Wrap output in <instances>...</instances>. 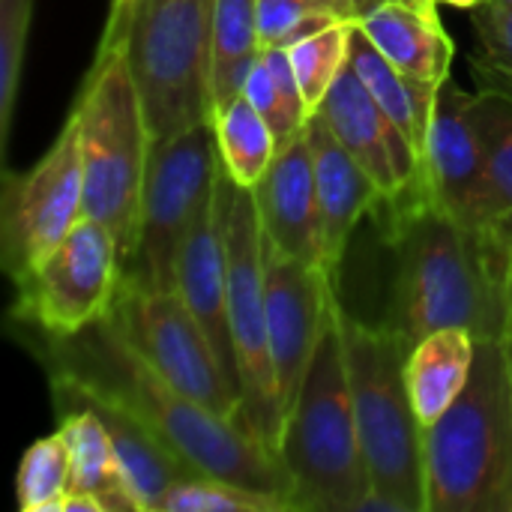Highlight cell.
Segmentation results:
<instances>
[{
	"label": "cell",
	"mask_w": 512,
	"mask_h": 512,
	"mask_svg": "<svg viewBox=\"0 0 512 512\" xmlns=\"http://www.w3.org/2000/svg\"><path fill=\"white\" fill-rule=\"evenodd\" d=\"M39 354L48 375H60L132 414L192 471L231 480L291 504V477L282 459L243 423L228 420L177 390L126 339L108 312L72 336L42 333Z\"/></svg>",
	"instance_id": "obj_1"
},
{
	"label": "cell",
	"mask_w": 512,
	"mask_h": 512,
	"mask_svg": "<svg viewBox=\"0 0 512 512\" xmlns=\"http://www.w3.org/2000/svg\"><path fill=\"white\" fill-rule=\"evenodd\" d=\"M378 207L396 258L384 324L402 345L411 351L444 327L501 339L512 243L495 231L456 222L429 198V189L384 198Z\"/></svg>",
	"instance_id": "obj_2"
},
{
	"label": "cell",
	"mask_w": 512,
	"mask_h": 512,
	"mask_svg": "<svg viewBox=\"0 0 512 512\" xmlns=\"http://www.w3.org/2000/svg\"><path fill=\"white\" fill-rule=\"evenodd\" d=\"M426 512H512V381L498 339H477L471 378L423 429Z\"/></svg>",
	"instance_id": "obj_3"
},
{
	"label": "cell",
	"mask_w": 512,
	"mask_h": 512,
	"mask_svg": "<svg viewBox=\"0 0 512 512\" xmlns=\"http://www.w3.org/2000/svg\"><path fill=\"white\" fill-rule=\"evenodd\" d=\"M279 459L291 477L294 510L363 512L375 495L357 435L336 297L303 387L285 417Z\"/></svg>",
	"instance_id": "obj_4"
},
{
	"label": "cell",
	"mask_w": 512,
	"mask_h": 512,
	"mask_svg": "<svg viewBox=\"0 0 512 512\" xmlns=\"http://www.w3.org/2000/svg\"><path fill=\"white\" fill-rule=\"evenodd\" d=\"M72 111L81 132L84 216L102 222L114 234L126 267L138 240L153 138L132 66L117 39L99 42Z\"/></svg>",
	"instance_id": "obj_5"
},
{
	"label": "cell",
	"mask_w": 512,
	"mask_h": 512,
	"mask_svg": "<svg viewBox=\"0 0 512 512\" xmlns=\"http://www.w3.org/2000/svg\"><path fill=\"white\" fill-rule=\"evenodd\" d=\"M216 0H117L102 39H117L132 66L153 141L213 120Z\"/></svg>",
	"instance_id": "obj_6"
},
{
	"label": "cell",
	"mask_w": 512,
	"mask_h": 512,
	"mask_svg": "<svg viewBox=\"0 0 512 512\" xmlns=\"http://www.w3.org/2000/svg\"><path fill=\"white\" fill-rule=\"evenodd\" d=\"M339 327L372 492L393 512H426L423 423L408 390V348L387 324H366L342 303Z\"/></svg>",
	"instance_id": "obj_7"
},
{
	"label": "cell",
	"mask_w": 512,
	"mask_h": 512,
	"mask_svg": "<svg viewBox=\"0 0 512 512\" xmlns=\"http://www.w3.org/2000/svg\"><path fill=\"white\" fill-rule=\"evenodd\" d=\"M219 213L228 255V306L231 336L240 366V423L279 456L285 414L267 330L264 300V231L255 192L234 183L219 168Z\"/></svg>",
	"instance_id": "obj_8"
},
{
	"label": "cell",
	"mask_w": 512,
	"mask_h": 512,
	"mask_svg": "<svg viewBox=\"0 0 512 512\" xmlns=\"http://www.w3.org/2000/svg\"><path fill=\"white\" fill-rule=\"evenodd\" d=\"M219 168L213 120L153 141L141 195L138 240L123 267V282L159 294L177 291L183 240L198 207L216 189Z\"/></svg>",
	"instance_id": "obj_9"
},
{
	"label": "cell",
	"mask_w": 512,
	"mask_h": 512,
	"mask_svg": "<svg viewBox=\"0 0 512 512\" xmlns=\"http://www.w3.org/2000/svg\"><path fill=\"white\" fill-rule=\"evenodd\" d=\"M84 216L78 117L69 111L48 153L24 174H6L0 198V258L21 288Z\"/></svg>",
	"instance_id": "obj_10"
},
{
	"label": "cell",
	"mask_w": 512,
	"mask_h": 512,
	"mask_svg": "<svg viewBox=\"0 0 512 512\" xmlns=\"http://www.w3.org/2000/svg\"><path fill=\"white\" fill-rule=\"evenodd\" d=\"M120 279L123 261L114 234L102 222L81 216L18 288L15 318L48 336H72L111 309Z\"/></svg>",
	"instance_id": "obj_11"
},
{
	"label": "cell",
	"mask_w": 512,
	"mask_h": 512,
	"mask_svg": "<svg viewBox=\"0 0 512 512\" xmlns=\"http://www.w3.org/2000/svg\"><path fill=\"white\" fill-rule=\"evenodd\" d=\"M108 315L177 390L240 423V396L228 384L207 333L177 291H144L120 279Z\"/></svg>",
	"instance_id": "obj_12"
},
{
	"label": "cell",
	"mask_w": 512,
	"mask_h": 512,
	"mask_svg": "<svg viewBox=\"0 0 512 512\" xmlns=\"http://www.w3.org/2000/svg\"><path fill=\"white\" fill-rule=\"evenodd\" d=\"M336 297V279L303 258L276 249L264 237V300L273 369L279 384L282 414L288 417L315 348L321 342L330 306Z\"/></svg>",
	"instance_id": "obj_13"
},
{
	"label": "cell",
	"mask_w": 512,
	"mask_h": 512,
	"mask_svg": "<svg viewBox=\"0 0 512 512\" xmlns=\"http://www.w3.org/2000/svg\"><path fill=\"white\" fill-rule=\"evenodd\" d=\"M471 102L474 93L459 87L453 78L438 87L426 150V186L429 198L456 222L498 234L486 144Z\"/></svg>",
	"instance_id": "obj_14"
},
{
	"label": "cell",
	"mask_w": 512,
	"mask_h": 512,
	"mask_svg": "<svg viewBox=\"0 0 512 512\" xmlns=\"http://www.w3.org/2000/svg\"><path fill=\"white\" fill-rule=\"evenodd\" d=\"M330 132L342 141V147L378 180L384 198H396L402 192L429 189L420 171V162L405 141V135L390 123L384 108L375 102L357 69L348 66L333 81L330 93L315 111Z\"/></svg>",
	"instance_id": "obj_15"
},
{
	"label": "cell",
	"mask_w": 512,
	"mask_h": 512,
	"mask_svg": "<svg viewBox=\"0 0 512 512\" xmlns=\"http://www.w3.org/2000/svg\"><path fill=\"white\" fill-rule=\"evenodd\" d=\"M177 294L183 297V303L207 333L228 384L240 396V366H237V351L231 336V306H228V255H225L216 189L198 207L192 228L183 240L180 264H177Z\"/></svg>",
	"instance_id": "obj_16"
},
{
	"label": "cell",
	"mask_w": 512,
	"mask_h": 512,
	"mask_svg": "<svg viewBox=\"0 0 512 512\" xmlns=\"http://www.w3.org/2000/svg\"><path fill=\"white\" fill-rule=\"evenodd\" d=\"M252 192H255L264 237L276 249L318 264L321 216H318L315 159H312L306 126L276 150L267 174Z\"/></svg>",
	"instance_id": "obj_17"
},
{
	"label": "cell",
	"mask_w": 512,
	"mask_h": 512,
	"mask_svg": "<svg viewBox=\"0 0 512 512\" xmlns=\"http://www.w3.org/2000/svg\"><path fill=\"white\" fill-rule=\"evenodd\" d=\"M312 159H315V186H318V216H321V258L318 264L336 279L339 264L348 252L357 222L378 210L384 189L378 180L342 147L330 126L312 114L306 120Z\"/></svg>",
	"instance_id": "obj_18"
},
{
	"label": "cell",
	"mask_w": 512,
	"mask_h": 512,
	"mask_svg": "<svg viewBox=\"0 0 512 512\" xmlns=\"http://www.w3.org/2000/svg\"><path fill=\"white\" fill-rule=\"evenodd\" d=\"M48 381H51L54 402H81L90 411H96V417L105 423V429L111 435V444H114V453L120 459V468L126 474V483H129V489H132L141 512H159L168 489L177 480H183L189 474H198L189 465H183L168 450V444H162L132 414H126L117 405H111V402H105V399L81 390V387H75L72 381H66L60 375H48Z\"/></svg>",
	"instance_id": "obj_19"
},
{
	"label": "cell",
	"mask_w": 512,
	"mask_h": 512,
	"mask_svg": "<svg viewBox=\"0 0 512 512\" xmlns=\"http://www.w3.org/2000/svg\"><path fill=\"white\" fill-rule=\"evenodd\" d=\"M366 39L405 75L444 84L450 78L456 45L447 36L438 9L405 0H381L357 18Z\"/></svg>",
	"instance_id": "obj_20"
},
{
	"label": "cell",
	"mask_w": 512,
	"mask_h": 512,
	"mask_svg": "<svg viewBox=\"0 0 512 512\" xmlns=\"http://www.w3.org/2000/svg\"><path fill=\"white\" fill-rule=\"evenodd\" d=\"M348 60L357 69V75L363 78V84L369 87V93L375 96V102L384 108L390 123L405 135V141L411 144V150H414V156L420 162V171L426 177V150H429L432 114H435V99H438L441 84L420 81V78L405 75L402 69H396L366 39L360 24H354Z\"/></svg>",
	"instance_id": "obj_21"
},
{
	"label": "cell",
	"mask_w": 512,
	"mask_h": 512,
	"mask_svg": "<svg viewBox=\"0 0 512 512\" xmlns=\"http://www.w3.org/2000/svg\"><path fill=\"white\" fill-rule=\"evenodd\" d=\"M477 354V336L465 327H444L423 336L408 351V390L417 417L426 426L441 420L462 396Z\"/></svg>",
	"instance_id": "obj_22"
},
{
	"label": "cell",
	"mask_w": 512,
	"mask_h": 512,
	"mask_svg": "<svg viewBox=\"0 0 512 512\" xmlns=\"http://www.w3.org/2000/svg\"><path fill=\"white\" fill-rule=\"evenodd\" d=\"M60 414V432L69 444L72 477L69 492H87L102 498L108 512H141L120 459L114 453L105 423L81 402H54Z\"/></svg>",
	"instance_id": "obj_23"
},
{
	"label": "cell",
	"mask_w": 512,
	"mask_h": 512,
	"mask_svg": "<svg viewBox=\"0 0 512 512\" xmlns=\"http://www.w3.org/2000/svg\"><path fill=\"white\" fill-rule=\"evenodd\" d=\"M258 54H261L258 0H216L213 66H210L213 114L243 93Z\"/></svg>",
	"instance_id": "obj_24"
},
{
	"label": "cell",
	"mask_w": 512,
	"mask_h": 512,
	"mask_svg": "<svg viewBox=\"0 0 512 512\" xmlns=\"http://www.w3.org/2000/svg\"><path fill=\"white\" fill-rule=\"evenodd\" d=\"M213 129H216L222 171L234 183L255 189L279 150V141L270 123L240 93L237 99H231L225 108L213 114Z\"/></svg>",
	"instance_id": "obj_25"
},
{
	"label": "cell",
	"mask_w": 512,
	"mask_h": 512,
	"mask_svg": "<svg viewBox=\"0 0 512 512\" xmlns=\"http://www.w3.org/2000/svg\"><path fill=\"white\" fill-rule=\"evenodd\" d=\"M471 111L486 144L498 234L512 243V96L498 87H483L474 93Z\"/></svg>",
	"instance_id": "obj_26"
},
{
	"label": "cell",
	"mask_w": 512,
	"mask_h": 512,
	"mask_svg": "<svg viewBox=\"0 0 512 512\" xmlns=\"http://www.w3.org/2000/svg\"><path fill=\"white\" fill-rule=\"evenodd\" d=\"M72 456L63 432L33 441L15 474V498L21 512H60V498L69 492Z\"/></svg>",
	"instance_id": "obj_27"
},
{
	"label": "cell",
	"mask_w": 512,
	"mask_h": 512,
	"mask_svg": "<svg viewBox=\"0 0 512 512\" xmlns=\"http://www.w3.org/2000/svg\"><path fill=\"white\" fill-rule=\"evenodd\" d=\"M354 24L357 21H336V24H330V27L294 42L288 48V57L294 63V72H297L309 114L318 111V105L330 93L333 81L348 66Z\"/></svg>",
	"instance_id": "obj_28"
},
{
	"label": "cell",
	"mask_w": 512,
	"mask_h": 512,
	"mask_svg": "<svg viewBox=\"0 0 512 512\" xmlns=\"http://www.w3.org/2000/svg\"><path fill=\"white\" fill-rule=\"evenodd\" d=\"M291 504L264 495L246 486H237L231 480L207 477V474H189L177 480L159 512H288Z\"/></svg>",
	"instance_id": "obj_29"
},
{
	"label": "cell",
	"mask_w": 512,
	"mask_h": 512,
	"mask_svg": "<svg viewBox=\"0 0 512 512\" xmlns=\"http://www.w3.org/2000/svg\"><path fill=\"white\" fill-rule=\"evenodd\" d=\"M471 27L477 39L474 69L486 87L512 96V0H483L471 9Z\"/></svg>",
	"instance_id": "obj_30"
},
{
	"label": "cell",
	"mask_w": 512,
	"mask_h": 512,
	"mask_svg": "<svg viewBox=\"0 0 512 512\" xmlns=\"http://www.w3.org/2000/svg\"><path fill=\"white\" fill-rule=\"evenodd\" d=\"M33 0H0V150L9 144Z\"/></svg>",
	"instance_id": "obj_31"
},
{
	"label": "cell",
	"mask_w": 512,
	"mask_h": 512,
	"mask_svg": "<svg viewBox=\"0 0 512 512\" xmlns=\"http://www.w3.org/2000/svg\"><path fill=\"white\" fill-rule=\"evenodd\" d=\"M333 9H324L312 0H258V39L261 48H291L294 42L336 24Z\"/></svg>",
	"instance_id": "obj_32"
},
{
	"label": "cell",
	"mask_w": 512,
	"mask_h": 512,
	"mask_svg": "<svg viewBox=\"0 0 512 512\" xmlns=\"http://www.w3.org/2000/svg\"><path fill=\"white\" fill-rule=\"evenodd\" d=\"M243 96H246V99L255 105V111L270 123V129H273L279 147H282L285 141H291V138L306 126V120L288 105L285 93L279 90V84H276V78H273V72H270V66H267V60H264L261 54H258V60H255V66H252L249 78H246Z\"/></svg>",
	"instance_id": "obj_33"
},
{
	"label": "cell",
	"mask_w": 512,
	"mask_h": 512,
	"mask_svg": "<svg viewBox=\"0 0 512 512\" xmlns=\"http://www.w3.org/2000/svg\"><path fill=\"white\" fill-rule=\"evenodd\" d=\"M312 3H318V6H324V9H333L339 18H348V21H357L363 12H369V9H375L381 0H312Z\"/></svg>",
	"instance_id": "obj_34"
},
{
	"label": "cell",
	"mask_w": 512,
	"mask_h": 512,
	"mask_svg": "<svg viewBox=\"0 0 512 512\" xmlns=\"http://www.w3.org/2000/svg\"><path fill=\"white\" fill-rule=\"evenodd\" d=\"M60 512H108L102 498L87 495V492H66L60 498Z\"/></svg>",
	"instance_id": "obj_35"
},
{
	"label": "cell",
	"mask_w": 512,
	"mask_h": 512,
	"mask_svg": "<svg viewBox=\"0 0 512 512\" xmlns=\"http://www.w3.org/2000/svg\"><path fill=\"white\" fill-rule=\"evenodd\" d=\"M501 351L507 360V372L512 381V249H510V270H507V312H504V333H501Z\"/></svg>",
	"instance_id": "obj_36"
},
{
	"label": "cell",
	"mask_w": 512,
	"mask_h": 512,
	"mask_svg": "<svg viewBox=\"0 0 512 512\" xmlns=\"http://www.w3.org/2000/svg\"><path fill=\"white\" fill-rule=\"evenodd\" d=\"M435 3H447V6H459V9H474V6H480L483 0H435Z\"/></svg>",
	"instance_id": "obj_37"
},
{
	"label": "cell",
	"mask_w": 512,
	"mask_h": 512,
	"mask_svg": "<svg viewBox=\"0 0 512 512\" xmlns=\"http://www.w3.org/2000/svg\"><path fill=\"white\" fill-rule=\"evenodd\" d=\"M414 3H417V6H423V9H435V6H438L435 0H414Z\"/></svg>",
	"instance_id": "obj_38"
},
{
	"label": "cell",
	"mask_w": 512,
	"mask_h": 512,
	"mask_svg": "<svg viewBox=\"0 0 512 512\" xmlns=\"http://www.w3.org/2000/svg\"><path fill=\"white\" fill-rule=\"evenodd\" d=\"M405 3H414V0H405Z\"/></svg>",
	"instance_id": "obj_39"
},
{
	"label": "cell",
	"mask_w": 512,
	"mask_h": 512,
	"mask_svg": "<svg viewBox=\"0 0 512 512\" xmlns=\"http://www.w3.org/2000/svg\"><path fill=\"white\" fill-rule=\"evenodd\" d=\"M111 3H117V0H111Z\"/></svg>",
	"instance_id": "obj_40"
}]
</instances>
